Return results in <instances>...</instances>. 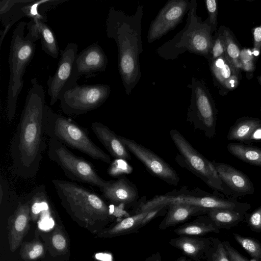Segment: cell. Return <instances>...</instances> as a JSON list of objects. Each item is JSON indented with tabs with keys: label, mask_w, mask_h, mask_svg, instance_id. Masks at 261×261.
Listing matches in <instances>:
<instances>
[{
	"label": "cell",
	"mask_w": 261,
	"mask_h": 261,
	"mask_svg": "<svg viewBox=\"0 0 261 261\" xmlns=\"http://www.w3.org/2000/svg\"><path fill=\"white\" fill-rule=\"evenodd\" d=\"M27 27L35 42L40 39L42 50L48 56L57 59L60 50L51 28L44 21L38 19H31L27 23Z\"/></svg>",
	"instance_id": "cell-21"
},
{
	"label": "cell",
	"mask_w": 261,
	"mask_h": 261,
	"mask_svg": "<svg viewBox=\"0 0 261 261\" xmlns=\"http://www.w3.org/2000/svg\"><path fill=\"white\" fill-rule=\"evenodd\" d=\"M99 190L106 199L116 205L133 203L139 197L136 185L124 176L110 180L107 186Z\"/></svg>",
	"instance_id": "cell-19"
},
{
	"label": "cell",
	"mask_w": 261,
	"mask_h": 261,
	"mask_svg": "<svg viewBox=\"0 0 261 261\" xmlns=\"http://www.w3.org/2000/svg\"><path fill=\"white\" fill-rule=\"evenodd\" d=\"M236 241L255 261H261V243L254 239L233 233Z\"/></svg>",
	"instance_id": "cell-31"
},
{
	"label": "cell",
	"mask_w": 261,
	"mask_h": 261,
	"mask_svg": "<svg viewBox=\"0 0 261 261\" xmlns=\"http://www.w3.org/2000/svg\"><path fill=\"white\" fill-rule=\"evenodd\" d=\"M191 1H167L152 21L147 34V42L152 43L161 38L180 23L188 13Z\"/></svg>",
	"instance_id": "cell-13"
},
{
	"label": "cell",
	"mask_w": 261,
	"mask_h": 261,
	"mask_svg": "<svg viewBox=\"0 0 261 261\" xmlns=\"http://www.w3.org/2000/svg\"><path fill=\"white\" fill-rule=\"evenodd\" d=\"M248 225L254 231L261 232V205L245 215Z\"/></svg>",
	"instance_id": "cell-37"
},
{
	"label": "cell",
	"mask_w": 261,
	"mask_h": 261,
	"mask_svg": "<svg viewBox=\"0 0 261 261\" xmlns=\"http://www.w3.org/2000/svg\"><path fill=\"white\" fill-rule=\"evenodd\" d=\"M197 8L196 0H191L184 28L156 49V53L161 58L174 60L180 55L188 51L208 59L213 36L209 24L197 15Z\"/></svg>",
	"instance_id": "cell-4"
},
{
	"label": "cell",
	"mask_w": 261,
	"mask_h": 261,
	"mask_svg": "<svg viewBox=\"0 0 261 261\" xmlns=\"http://www.w3.org/2000/svg\"><path fill=\"white\" fill-rule=\"evenodd\" d=\"M47 154L72 180L86 183L99 189L110 182V180H106L98 175L92 164L73 153L55 138H49Z\"/></svg>",
	"instance_id": "cell-8"
},
{
	"label": "cell",
	"mask_w": 261,
	"mask_h": 261,
	"mask_svg": "<svg viewBox=\"0 0 261 261\" xmlns=\"http://www.w3.org/2000/svg\"><path fill=\"white\" fill-rule=\"evenodd\" d=\"M44 247L39 240L24 243L20 251L21 257L25 260H34L43 255Z\"/></svg>",
	"instance_id": "cell-32"
},
{
	"label": "cell",
	"mask_w": 261,
	"mask_h": 261,
	"mask_svg": "<svg viewBox=\"0 0 261 261\" xmlns=\"http://www.w3.org/2000/svg\"><path fill=\"white\" fill-rule=\"evenodd\" d=\"M225 54L224 42L221 30L219 28L213 36V41L210 54L207 59L208 62Z\"/></svg>",
	"instance_id": "cell-34"
},
{
	"label": "cell",
	"mask_w": 261,
	"mask_h": 261,
	"mask_svg": "<svg viewBox=\"0 0 261 261\" xmlns=\"http://www.w3.org/2000/svg\"><path fill=\"white\" fill-rule=\"evenodd\" d=\"M46 136L55 138L65 146L78 150L93 159L107 164L111 162L110 156L94 143L84 128L51 109L48 116Z\"/></svg>",
	"instance_id": "cell-6"
},
{
	"label": "cell",
	"mask_w": 261,
	"mask_h": 261,
	"mask_svg": "<svg viewBox=\"0 0 261 261\" xmlns=\"http://www.w3.org/2000/svg\"><path fill=\"white\" fill-rule=\"evenodd\" d=\"M173 203L194 205L206 210L208 212L213 209H226L246 214V212L251 208V205L249 203L240 202L236 199L229 198L205 192L196 194V195L175 194L173 193H169L156 196L152 199V204L158 207H163Z\"/></svg>",
	"instance_id": "cell-11"
},
{
	"label": "cell",
	"mask_w": 261,
	"mask_h": 261,
	"mask_svg": "<svg viewBox=\"0 0 261 261\" xmlns=\"http://www.w3.org/2000/svg\"><path fill=\"white\" fill-rule=\"evenodd\" d=\"M30 0H3L0 2V17L3 27L1 31L0 47L12 26L27 17L25 6Z\"/></svg>",
	"instance_id": "cell-23"
},
{
	"label": "cell",
	"mask_w": 261,
	"mask_h": 261,
	"mask_svg": "<svg viewBox=\"0 0 261 261\" xmlns=\"http://www.w3.org/2000/svg\"><path fill=\"white\" fill-rule=\"evenodd\" d=\"M76 64L80 77H90L106 70L108 58L101 46L94 43L77 54Z\"/></svg>",
	"instance_id": "cell-18"
},
{
	"label": "cell",
	"mask_w": 261,
	"mask_h": 261,
	"mask_svg": "<svg viewBox=\"0 0 261 261\" xmlns=\"http://www.w3.org/2000/svg\"><path fill=\"white\" fill-rule=\"evenodd\" d=\"M227 149L231 154L251 165L261 167V148L242 143H230Z\"/></svg>",
	"instance_id": "cell-28"
},
{
	"label": "cell",
	"mask_w": 261,
	"mask_h": 261,
	"mask_svg": "<svg viewBox=\"0 0 261 261\" xmlns=\"http://www.w3.org/2000/svg\"><path fill=\"white\" fill-rule=\"evenodd\" d=\"M212 238H203L179 236L169 241V244L179 249L194 261L204 258L213 241Z\"/></svg>",
	"instance_id": "cell-22"
},
{
	"label": "cell",
	"mask_w": 261,
	"mask_h": 261,
	"mask_svg": "<svg viewBox=\"0 0 261 261\" xmlns=\"http://www.w3.org/2000/svg\"><path fill=\"white\" fill-rule=\"evenodd\" d=\"M146 261H152V260H151L150 259V258H149V259L146 260Z\"/></svg>",
	"instance_id": "cell-44"
},
{
	"label": "cell",
	"mask_w": 261,
	"mask_h": 261,
	"mask_svg": "<svg viewBox=\"0 0 261 261\" xmlns=\"http://www.w3.org/2000/svg\"><path fill=\"white\" fill-rule=\"evenodd\" d=\"M50 110L43 87L36 78L32 79L10 145L14 167L22 178H33L39 170Z\"/></svg>",
	"instance_id": "cell-1"
},
{
	"label": "cell",
	"mask_w": 261,
	"mask_h": 261,
	"mask_svg": "<svg viewBox=\"0 0 261 261\" xmlns=\"http://www.w3.org/2000/svg\"><path fill=\"white\" fill-rule=\"evenodd\" d=\"M220 28L224 42L225 55L236 67L241 69L242 64L240 61L241 50L239 44L229 28L224 25L221 26Z\"/></svg>",
	"instance_id": "cell-30"
},
{
	"label": "cell",
	"mask_w": 261,
	"mask_h": 261,
	"mask_svg": "<svg viewBox=\"0 0 261 261\" xmlns=\"http://www.w3.org/2000/svg\"><path fill=\"white\" fill-rule=\"evenodd\" d=\"M253 50L257 55L261 50V24L252 30Z\"/></svg>",
	"instance_id": "cell-40"
},
{
	"label": "cell",
	"mask_w": 261,
	"mask_h": 261,
	"mask_svg": "<svg viewBox=\"0 0 261 261\" xmlns=\"http://www.w3.org/2000/svg\"><path fill=\"white\" fill-rule=\"evenodd\" d=\"M149 212V211L139 213L124 218L115 225L103 229L98 233V237L105 238H113L135 231L141 227L142 222Z\"/></svg>",
	"instance_id": "cell-26"
},
{
	"label": "cell",
	"mask_w": 261,
	"mask_h": 261,
	"mask_svg": "<svg viewBox=\"0 0 261 261\" xmlns=\"http://www.w3.org/2000/svg\"><path fill=\"white\" fill-rule=\"evenodd\" d=\"M143 5H139L134 14L109 9L106 20L107 37L113 39L118 48V67L127 95L137 86L141 77L140 55L143 51L141 22Z\"/></svg>",
	"instance_id": "cell-2"
},
{
	"label": "cell",
	"mask_w": 261,
	"mask_h": 261,
	"mask_svg": "<svg viewBox=\"0 0 261 261\" xmlns=\"http://www.w3.org/2000/svg\"><path fill=\"white\" fill-rule=\"evenodd\" d=\"M261 130V120L257 118L243 117L236 120L228 132L227 139L248 144L254 138L256 132Z\"/></svg>",
	"instance_id": "cell-24"
},
{
	"label": "cell",
	"mask_w": 261,
	"mask_h": 261,
	"mask_svg": "<svg viewBox=\"0 0 261 261\" xmlns=\"http://www.w3.org/2000/svg\"><path fill=\"white\" fill-rule=\"evenodd\" d=\"M170 137L179 154L177 162L200 178L219 195L235 199L223 184L212 163L194 148L177 129H172Z\"/></svg>",
	"instance_id": "cell-7"
},
{
	"label": "cell",
	"mask_w": 261,
	"mask_h": 261,
	"mask_svg": "<svg viewBox=\"0 0 261 261\" xmlns=\"http://www.w3.org/2000/svg\"><path fill=\"white\" fill-rule=\"evenodd\" d=\"M204 258L205 261H230L223 242L214 238Z\"/></svg>",
	"instance_id": "cell-33"
},
{
	"label": "cell",
	"mask_w": 261,
	"mask_h": 261,
	"mask_svg": "<svg viewBox=\"0 0 261 261\" xmlns=\"http://www.w3.org/2000/svg\"><path fill=\"white\" fill-rule=\"evenodd\" d=\"M220 228L208 217H200L174 230L178 236H201L210 232L219 233Z\"/></svg>",
	"instance_id": "cell-27"
},
{
	"label": "cell",
	"mask_w": 261,
	"mask_h": 261,
	"mask_svg": "<svg viewBox=\"0 0 261 261\" xmlns=\"http://www.w3.org/2000/svg\"><path fill=\"white\" fill-rule=\"evenodd\" d=\"M63 207L81 226L99 233L111 220L109 206L100 195L76 182L51 181Z\"/></svg>",
	"instance_id": "cell-3"
},
{
	"label": "cell",
	"mask_w": 261,
	"mask_h": 261,
	"mask_svg": "<svg viewBox=\"0 0 261 261\" xmlns=\"http://www.w3.org/2000/svg\"><path fill=\"white\" fill-rule=\"evenodd\" d=\"M212 162L222 182L235 199L254 193V185L245 173L229 164Z\"/></svg>",
	"instance_id": "cell-16"
},
{
	"label": "cell",
	"mask_w": 261,
	"mask_h": 261,
	"mask_svg": "<svg viewBox=\"0 0 261 261\" xmlns=\"http://www.w3.org/2000/svg\"><path fill=\"white\" fill-rule=\"evenodd\" d=\"M51 242L54 248L59 252H64L67 249V239L65 234L58 227L52 233Z\"/></svg>",
	"instance_id": "cell-36"
},
{
	"label": "cell",
	"mask_w": 261,
	"mask_h": 261,
	"mask_svg": "<svg viewBox=\"0 0 261 261\" xmlns=\"http://www.w3.org/2000/svg\"><path fill=\"white\" fill-rule=\"evenodd\" d=\"M168 211L159 225L161 229L175 226L185 221L192 216L207 214L208 211L194 205L180 203L169 204Z\"/></svg>",
	"instance_id": "cell-25"
},
{
	"label": "cell",
	"mask_w": 261,
	"mask_h": 261,
	"mask_svg": "<svg viewBox=\"0 0 261 261\" xmlns=\"http://www.w3.org/2000/svg\"><path fill=\"white\" fill-rule=\"evenodd\" d=\"M257 80L259 84L261 85V75L257 77Z\"/></svg>",
	"instance_id": "cell-43"
},
{
	"label": "cell",
	"mask_w": 261,
	"mask_h": 261,
	"mask_svg": "<svg viewBox=\"0 0 261 261\" xmlns=\"http://www.w3.org/2000/svg\"><path fill=\"white\" fill-rule=\"evenodd\" d=\"M30 221L29 201L25 197L19 198L12 214L8 219V239L11 252L15 251L21 245L29 230Z\"/></svg>",
	"instance_id": "cell-15"
},
{
	"label": "cell",
	"mask_w": 261,
	"mask_h": 261,
	"mask_svg": "<svg viewBox=\"0 0 261 261\" xmlns=\"http://www.w3.org/2000/svg\"><path fill=\"white\" fill-rule=\"evenodd\" d=\"M178 261H191V260L187 259L185 258H181Z\"/></svg>",
	"instance_id": "cell-41"
},
{
	"label": "cell",
	"mask_w": 261,
	"mask_h": 261,
	"mask_svg": "<svg viewBox=\"0 0 261 261\" xmlns=\"http://www.w3.org/2000/svg\"><path fill=\"white\" fill-rule=\"evenodd\" d=\"M205 4L208 13V17L205 21L211 28L212 33L217 31L218 3L216 0H206Z\"/></svg>",
	"instance_id": "cell-35"
},
{
	"label": "cell",
	"mask_w": 261,
	"mask_h": 261,
	"mask_svg": "<svg viewBox=\"0 0 261 261\" xmlns=\"http://www.w3.org/2000/svg\"><path fill=\"white\" fill-rule=\"evenodd\" d=\"M91 129L112 156L124 161L131 160L129 152L122 142L120 136L99 122H93Z\"/></svg>",
	"instance_id": "cell-20"
},
{
	"label": "cell",
	"mask_w": 261,
	"mask_h": 261,
	"mask_svg": "<svg viewBox=\"0 0 261 261\" xmlns=\"http://www.w3.org/2000/svg\"><path fill=\"white\" fill-rule=\"evenodd\" d=\"M208 63L214 83L220 93H226L238 87L241 79V69L225 54Z\"/></svg>",
	"instance_id": "cell-17"
},
{
	"label": "cell",
	"mask_w": 261,
	"mask_h": 261,
	"mask_svg": "<svg viewBox=\"0 0 261 261\" xmlns=\"http://www.w3.org/2000/svg\"><path fill=\"white\" fill-rule=\"evenodd\" d=\"M207 214L220 229H229L242 221L246 214L231 210L213 209Z\"/></svg>",
	"instance_id": "cell-29"
},
{
	"label": "cell",
	"mask_w": 261,
	"mask_h": 261,
	"mask_svg": "<svg viewBox=\"0 0 261 261\" xmlns=\"http://www.w3.org/2000/svg\"><path fill=\"white\" fill-rule=\"evenodd\" d=\"M27 25V22L24 21L17 25L10 42V79L6 105V115L10 121H13L15 117L18 96L23 86V77L35 54V41L29 32L25 36L24 35Z\"/></svg>",
	"instance_id": "cell-5"
},
{
	"label": "cell",
	"mask_w": 261,
	"mask_h": 261,
	"mask_svg": "<svg viewBox=\"0 0 261 261\" xmlns=\"http://www.w3.org/2000/svg\"><path fill=\"white\" fill-rule=\"evenodd\" d=\"M160 255H159L158 257H156L155 259L152 261H161Z\"/></svg>",
	"instance_id": "cell-42"
},
{
	"label": "cell",
	"mask_w": 261,
	"mask_h": 261,
	"mask_svg": "<svg viewBox=\"0 0 261 261\" xmlns=\"http://www.w3.org/2000/svg\"><path fill=\"white\" fill-rule=\"evenodd\" d=\"M110 92V87L106 84H77L62 93L59 99L61 108L67 115H82L101 106Z\"/></svg>",
	"instance_id": "cell-10"
},
{
	"label": "cell",
	"mask_w": 261,
	"mask_h": 261,
	"mask_svg": "<svg viewBox=\"0 0 261 261\" xmlns=\"http://www.w3.org/2000/svg\"><path fill=\"white\" fill-rule=\"evenodd\" d=\"M77 50L78 45L75 43H68L64 49L60 50L57 70L47 81L50 106L59 100L64 91L78 84L80 77L76 64Z\"/></svg>",
	"instance_id": "cell-12"
},
{
	"label": "cell",
	"mask_w": 261,
	"mask_h": 261,
	"mask_svg": "<svg viewBox=\"0 0 261 261\" xmlns=\"http://www.w3.org/2000/svg\"><path fill=\"white\" fill-rule=\"evenodd\" d=\"M253 56L249 49H243L241 50L240 61L242 64V69L247 71L253 70Z\"/></svg>",
	"instance_id": "cell-38"
},
{
	"label": "cell",
	"mask_w": 261,
	"mask_h": 261,
	"mask_svg": "<svg viewBox=\"0 0 261 261\" xmlns=\"http://www.w3.org/2000/svg\"><path fill=\"white\" fill-rule=\"evenodd\" d=\"M223 243L227 251L230 261H248L232 247L228 241H223Z\"/></svg>",
	"instance_id": "cell-39"
},
{
	"label": "cell",
	"mask_w": 261,
	"mask_h": 261,
	"mask_svg": "<svg viewBox=\"0 0 261 261\" xmlns=\"http://www.w3.org/2000/svg\"><path fill=\"white\" fill-rule=\"evenodd\" d=\"M187 87L191 90L187 120L193 127L212 139L216 135L217 110L205 82L193 77Z\"/></svg>",
	"instance_id": "cell-9"
},
{
	"label": "cell",
	"mask_w": 261,
	"mask_h": 261,
	"mask_svg": "<svg viewBox=\"0 0 261 261\" xmlns=\"http://www.w3.org/2000/svg\"><path fill=\"white\" fill-rule=\"evenodd\" d=\"M120 137L129 152L132 153L150 173L170 185L176 186L178 185L179 177L167 162L135 141L122 136Z\"/></svg>",
	"instance_id": "cell-14"
}]
</instances>
